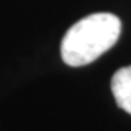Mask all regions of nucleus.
Returning <instances> with one entry per match:
<instances>
[{
    "mask_svg": "<svg viewBox=\"0 0 131 131\" xmlns=\"http://www.w3.org/2000/svg\"><path fill=\"white\" fill-rule=\"evenodd\" d=\"M121 34V20L106 12L77 20L61 41V58L67 66L82 67L95 61L115 45Z\"/></svg>",
    "mask_w": 131,
    "mask_h": 131,
    "instance_id": "nucleus-1",
    "label": "nucleus"
},
{
    "mask_svg": "<svg viewBox=\"0 0 131 131\" xmlns=\"http://www.w3.org/2000/svg\"><path fill=\"white\" fill-rule=\"evenodd\" d=\"M111 90L117 105L131 115V66L115 71L111 80Z\"/></svg>",
    "mask_w": 131,
    "mask_h": 131,
    "instance_id": "nucleus-2",
    "label": "nucleus"
}]
</instances>
